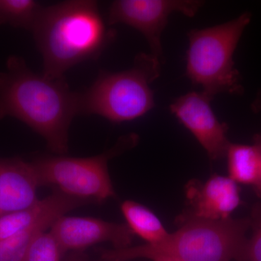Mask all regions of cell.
Instances as JSON below:
<instances>
[{
	"instance_id": "obj_13",
	"label": "cell",
	"mask_w": 261,
	"mask_h": 261,
	"mask_svg": "<svg viewBox=\"0 0 261 261\" xmlns=\"http://www.w3.org/2000/svg\"><path fill=\"white\" fill-rule=\"evenodd\" d=\"M122 214L134 235L137 234L146 244L161 243L169 235L162 221L148 207L133 200H126L121 205Z\"/></svg>"
},
{
	"instance_id": "obj_4",
	"label": "cell",
	"mask_w": 261,
	"mask_h": 261,
	"mask_svg": "<svg viewBox=\"0 0 261 261\" xmlns=\"http://www.w3.org/2000/svg\"><path fill=\"white\" fill-rule=\"evenodd\" d=\"M159 58L141 53L124 71L101 72L80 93V114L97 115L114 123L137 119L154 107L150 84L161 75Z\"/></svg>"
},
{
	"instance_id": "obj_1",
	"label": "cell",
	"mask_w": 261,
	"mask_h": 261,
	"mask_svg": "<svg viewBox=\"0 0 261 261\" xmlns=\"http://www.w3.org/2000/svg\"><path fill=\"white\" fill-rule=\"evenodd\" d=\"M80 114V93L64 78L51 80L34 73L23 58L11 56L0 72V120L13 117L45 140L58 155L68 151L70 123Z\"/></svg>"
},
{
	"instance_id": "obj_5",
	"label": "cell",
	"mask_w": 261,
	"mask_h": 261,
	"mask_svg": "<svg viewBox=\"0 0 261 261\" xmlns=\"http://www.w3.org/2000/svg\"><path fill=\"white\" fill-rule=\"evenodd\" d=\"M250 21V15L245 13L227 23L189 33L187 75L210 99L223 92H240L233 54Z\"/></svg>"
},
{
	"instance_id": "obj_2",
	"label": "cell",
	"mask_w": 261,
	"mask_h": 261,
	"mask_svg": "<svg viewBox=\"0 0 261 261\" xmlns=\"http://www.w3.org/2000/svg\"><path fill=\"white\" fill-rule=\"evenodd\" d=\"M43 58L42 74L63 79L67 70L97 59L114 33L103 20L97 2L72 0L43 8L32 31Z\"/></svg>"
},
{
	"instance_id": "obj_12",
	"label": "cell",
	"mask_w": 261,
	"mask_h": 261,
	"mask_svg": "<svg viewBox=\"0 0 261 261\" xmlns=\"http://www.w3.org/2000/svg\"><path fill=\"white\" fill-rule=\"evenodd\" d=\"M87 202L73 198L57 190L46 198L24 210L15 211L0 217V241L27 231L49 216H65L69 211Z\"/></svg>"
},
{
	"instance_id": "obj_14",
	"label": "cell",
	"mask_w": 261,
	"mask_h": 261,
	"mask_svg": "<svg viewBox=\"0 0 261 261\" xmlns=\"http://www.w3.org/2000/svg\"><path fill=\"white\" fill-rule=\"evenodd\" d=\"M228 176L236 183L256 186L260 168V153L253 145L230 143L226 154Z\"/></svg>"
},
{
	"instance_id": "obj_20",
	"label": "cell",
	"mask_w": 261,
	"mask_h": 261,
	"mask_svg": "<svg viewBox=\"0 0 261 261\" xmlns=\"http://www.w3.org/2000/svg\"><path fill=\"white\" fill-rule=\"evenodd\" d=\"M152 261H174L172 260H169L167 258H163V257H156V258L152 259Z\"/></svg>"
},
{
	"instance_id": "obj_17",
	"label": "cell",
	"mask_w": 261,
	"mask_h": 261,
	"mask_svg": "<svg viewBox=\"0 0 261 261\" xmlns=\"http://www.w3.org/2000/svg\"><path fill=\"white\" fill-rule=\"evenodd\" d=\"M64 253L54 235L45 231L33 240L22 261H61Z\"/></svg>"
},
{
	"instance_id": "obj_9",
	"label": "cell",
	"mask_w": 261,
	"mask_h": 261,
	"mask_svg": "<svg viewBox=\"0 0 261 261\" xmlns=\"http://www.w3.org/2000/svg\"><path fill=\"white\" fill-rule=\"evenodd\" d=\"M63 251H81L101 243H111L115 249L129 247L134 233L126 224L90 217L63 216L51 225Z\"/></svg>"
},
{
	"instance_id": "obj_6",
	"label": "cell",
	"mask_w": 261,
	"mask_h": 261,
	"mask_svg": "<svg viewBox=\"0 0 261 261\" xmlns=\"http://www.w3.org/2000/svg\"><path fill=\"white\" fill-rule=\"evenodd\" d=\"M137 142V137H123L104 153L89 158L65 155L40 158L33 161L41 186L53 185L65 195L89 202H102L115 197L108 161Z\"/></svg>"
},
{
	"instance_id": "obj_3",
	"label": "cell",
	"mask_w": 261,
	"mask_h": 261,
	"mask_svg": "<svg viewBox=\"0 0 261 261\" xmlns=\"http://www.w3.org/2000/svg\"><path fill=\"white\" fill-rule=\"evenodd\" d=\"M248 219L212 221L185 214L177 231L161 243L106 250L103 261L163 257L174 261L236 260L246 242Z\"/></svg>"
},
{
	"instance_id": "obj_19",
	"label": "cell",
	"mask_w": 261,
	"mask_h": 261,
	"mask_svg": "<svg viewBox=\"0 0 261 261\" xmlns=\"http://www.w3.org/2000/svg\"><path fill=\"white\" fill-rule=\"evenodd\" d=\"M254 140H255L254 144L257 146L259 153H260V168H259L258 180H257L256 186L254 187L253 189L257 195L261 197V136H256Z\"/></svg>"
},
{
	"instance_id": "obj_8",
	"label": "cell",
	"mask_w": 261,
	"mask_h": 261,
	"mask_svg": "<svg viewBox=\"0 0 261 261\" xmlns=\"http://www.w3.org/2000/svg\"><path fill=\"white\" fill-rule=\"evenodd\" d=\"M212 99L201 92H190L177 98L171 106V112L191 132L212 161L226 156L230 142L228 126L215 116Z\"/></svg>"
},
{
	"instance_id": "obj_18",
	"label": "cell",
	"mask_w": 261,
	"mask_h": 261,
	"mask_svg": "<svg viewBox=\"0 0 261 261\" xmlns=\"http://www.w3.org/2000/svg\"><path fill=\"white\" fill-rule=\"evenodd\" d=\"M250 221L251 238L247 239L236 261H261V203L254 207Z\"/></svg>"
},
{
	"instance_id": "obj_11",
	"label": "cell",
	"mask_w": 261,
	"mask_h": 261,
	"mask_svg": "<svg viewBox=\"0 0 261 261\" xmlns=\"http://www.w3.org/2000/svg\"><path fill=\"white\" fill-rule=\"evenodd\" d=\"M41 187L34 162L0 159V217L37 203Z\"/></svg>"
},
{
	"instance_id": "obj_7",
	"label": "cell",
	"mask_w": 261,
	"mask_h": 261,
	"mask_svg": "<svg viewBox=\"0 0 261 261\" xmlns=\"http://www.w3.org/2000/svg\"><path fill=\"white\" fill-rule=\"evenodd\" d=\"M202 5L187 0H117L110 7L108 24H126L138 30L148 42L152 54L159 58L163 54L161 35L170 15L179 12L193 17Z\"/></svg>"
},
{
	"instance_id": "obj_15",
	"label": "cell",
	"mask_w": 261,
	"mask_h": 261,
	"mask_svg": "<svg viewBox=\"0 0 261 261\" xmlns=\"http://www.w3.org/2000/svg\"><path fill=\"white\" fill-rule=\"evenodd\" d=\"M43 8L34 0H0V25L32 31Z\"/></svg>"
},
{
	"instance_id": "obj_10",
	"label": "cell",
	"mask_w": 261,
	"mask_h": 261,
	"mask_svg": "<svg viewBox=\"0 0 261 261\" xmlns=\"http://www.w3.org/2000/svg\"><path fill=\"white\" fill-rule=\"evenodd\" d=\"M185 191L190 206L187 214L197 219L225 221L242 204L240 188L229 176L214 174L203 183L193 180Z\"/></svg>"
},
{
	"instance_id": "obj_16",
	"label": "cell",
	"mask_w": 261,
	"mask_h": 261,
	"mask_svg": "<svg viewBox=\"0 0 261 261\" xmlns=\"http://www.w3.org/2000/svg\"><path fill=\"white\" fill-rule=\"evenodd\" d=\"M58 216H49L34 225L23 232L13 238L0 241V261H22L29 245L39 233L47 231L51 225L59 219Z\"/></svg>"
},
{
	"instance_id": "obj_21",
	"label": "cell",
	"mask_w": 261,
	"mask_h": 261,
	"mask_svg": "<svg viewBox=\"0 0 261 261\" xmlns=\"http://www.w3.org/2000/svg\"><path fill=\"white\" fill-rule=\"evenodd\" d=\"M70 261H88V260H85V259L81 258V257H78V258L71 259V260H70Z\"/></svg>"
}]
</instances>
